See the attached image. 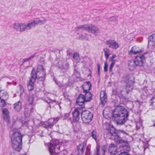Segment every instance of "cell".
Listing matches in <instances>:
<instances>
[{
  "label": "cell",
  "instance_id": "1",
  "mask_svg": "<svg viewBox=\"0 0 155 155\" xmlns=\"http://www.w3.org/2000/svg\"><path fill=\"white\" fill-rule=\"evenodd\" d=\"M128 112L122 106L117 107L112 114L113 120L118 124H122L125 123L128 120Z\"/></svg>",
  "mask_w": 155,
  "mask_h": 155
},
{
  "label": "cell",
  "instance_id": "2",
  "mask_svg": "<svg viewBox=\"0 0 155 155\" xmlns=\"http://www.w3.org/2000/svg\"><path fill=\"white\" fill-rule=\"evenodd\" d=\"M46 21V20H45L36 19L27 23H15L13 25V27L16 31L23 32L34 27L37 25L44 23Z\"/></svg>",
  "mask_w": 155,
  "mask_h": 155
},
{
  "label": "cell",
  "instance_id": "3",
  "mask_svg": "<svg viewBox=\"0 0 155 155\" xmlns=\"http://www.w3.org/2000/svg\"><path fill=\"white\" fill-rule=\"evenodd\" d=\"M12 147L16 151H20L22 149V137L20 133L15 132L11 136Z\"/></svg>",
  "mask_w": 155,
  "mask_h": 155
},
{
  "label": "cell",
  "instance_id": "4",
  "mask_svg": "<svg viewBox=\"0 0 155 155\" xmlns=\"http://www.w3.org/2000/svg\"><path fill=\"white\" fill-rule=\"evenodd\" d=\"M76 29H83L94 34H97L99 31L98 28L94 25H83L77 27Z\"/></svg>",
  "mask_w": 155,
  "mask_h": 155
},
{
  "label": "cell",
  "instance_id": "5",
  "mask_svg": "<svg viewBox=\"0 0 155 155\" xmlns=\"http://www.w3.org/2000/svg\"><path fill=\"white\" fill-rule=\"evenodd\" d=\"M81 118L84 123H88L92 121L93 118V114L89 111H84L82 113Z\"/></svg>",
  "mask_w": 155,
  "mask_h": 155
},
{
  "label": "cell",
  "instance_id": "6",
  "mask_svg": "<svg viewBox=\"0 0 155 155\" xmlns=\"http://www.w3.org/2000/svg\"><path fill=\"white\" fill-rule=\"evenodd\" d=\"M37 78V72L35 69H33L32 70L30 81L28 83V89L29 91H32L34 88V84Z\"/></svg>",
  "mask_w": 155,
  "mask_h": 155
},
{
  "label": "cell",
  "instance_id": "7",
  "mask_svg": "<svg viewBox=\"0 0 155 155\" xmlns=\"http://www.w3.org/2000/svg\"><path fill=\"white\" fill-rule=\"evenodd\" d=\"M46 75L45 69L42 65H39L37 67V78L41 80H43Z\"/></svg>",
  "mask_w": 155,
  "mask_h": 155
},
{
  "label": "cell",
  "instance_id": "8",
  "mask_svg": "<svg viewBox=\"0 0 155 155\" xmlns=\"http://www.w3.org/2000/svg\"><path fill=\"white\" fill-rule=\"evenodd\" d=\"M85 101H85L84 96L82 94H80L77 98L76 103L79 106H82L85 104Z\"/></svg>",
  "mask_w": 155,
  "mask_h": 155
},
{
  "label": "cell",
  "instance_id": "9",
  "mask_svg": "<svg viewBox=\"0 0 155 155\" xmlns=\"http://www.w3.org/2000/svg\"><path fill=\"white\" fill-rule=\"evenodd\" d=\"M2 114L4 120L6 123H9L10 121V114L8 110L6 109H3Z\"/></svg>",
  "mask_w": 155,
  "mask_h": 155
},
{
  "label": "cell",
  "instance_id": "10",
  "mask_svg": "<svg viewBox=\"0 0 155 155\" xmlns=\"http://www.w3.org/2000/svg\"><path fill=\"white\" fill-rule=\"evenodd\" d=\"M103 116L106 119H109L111 117V109L109 107H106L103 111Z\"/></svg>",
  "mask_w": 155,
  "mask_h": 155
},
{
  "label": "cell",
  "instance_id": "11",
  "mask_svg": "<svg viewBox=\"0 0 155 155\" xmlns=\"http://www.w3.org/2000/svg\"><path fill=\"white\" fill-rule=\"evenodd\" d=\"M106 44L112 49H116L119 47L118 44H117L115 41H112V40L107 41L106 42Z\"/></svg>",
  "mask_w": 155,
  "mask_h": 155
},
{
  "label": "cell",
  "instance_id": "12",
  "mask_svg": "<svg viewBox=\"0 0 155 155\" xmlns=\"http://www.w3.org/2000/svg\"><path fill=\"white\" fill-rule=\"evenodd\" d=\"M134 63H135V65L136 66H138V67H141L143 65V59L142 57H140V56H138L136 57L134 60Z\"/></svg>",
  "mask_w": 155,
  "mask_h": 155
},
{
  "label": "cell",
  "instance_id": "13",
  "mask_svg": "<svg viewBox=\"0 0 155 155\" xmlns=\"http://www.w3.org/2000/svg\"><path fill=\"white\" fill-rule=\"evenodd\" d=\"M100 99L101 101V104L103 105H105L107 101V97L105 91H101L100 94Z\"/></svg>",
  "mask_w": 155,
  "mask_h": 155
},
{
  "label": "cell",
  "instance_id": "14",
  "mask_svg": "<svg viewBox=\"0 0 155 155\" xmlns=\"http://www.w3.org/2000/svg\"><path fill=\"white\" fill-rule=\"evenodd\" d=\"M109 151L111 155H116L117 152V148L114 144H111L109 148Z\"/></svg>",
  "mask_w": 155,
  "mask_h": 155
},
{
  "label": "cell",
  "instance_id": "15",
  "mask_svg": "<svg viewBox=\"0 0 155 155\" xmlns=\"http://www.w3.org/2000/svg\"><path fill=\"white\" fill-rule=\"evenodd\" d=\"M0 97H1V100L5 101L8 99L9 97V94L5 90H2L1 92Z\"/></svg>",
  "mask_w": 155,
  "mask_h": 155
},
{
  "label": "cell",
  "instance_id": "16",
  "mask_svg": "<svg viewBox=\"0 0 155 155\" xmlns=\"http://www.w3.org/2000/svg\"><path fill=\"white\" fill-rule=\"evenodd\" d=\"M80 111L78 109H76L73 114V119L75 122H78L79 119Z\"/></svg>",
  "mask_w": 155,
  "mask_h": 155
},
{
  "label": "cell",
  "instance_id": "17",
  "mask_svg": "<svg viewBox=\"0 0 155 155\" xmlns=\"http://www.w3.org/2000/svg\"><path fill=\"white\" fill-rule=\"evenodd\" d=\"M91 87H92V84L90 82H87L84 84L83 89L84 91L88 92L91 89Z\"/></svg>",
  "mask_w": 155,
  "mask_h": 155
},
{
  "label": "cell",
  "instance_id": "18",
  "mask_svg": "<svg viewBox=\"0 0 155 155\" xmlns=\"http://www.w3.org/2000/svg\"><path fill=\"white\" fill-rule=\"evenodd\" d=\"M22 103L20 102H18L14 105V109L17 112H19L22 109Z\"/></svg>",
  "mask_w": 155,
  "mask_h": 155
},
{
  "label": "cell",
  "instance_id": "19",
  "mask_svg": "<svg viewBox=\"0 0 155 155\" xmlns=\"http://www.w3.org/2000/svg\"><path fill=\"white\" fill-rule=\"evenodd\" d=\"M84 98H85V101L86 102H89L92 100V94L91 93L89 92H88L87 93L85 94L84 96Z\"/></svg>",
  "mask_w": 155,
  "mask_h": 155
},
{
  "label": "cell",
  "instance_id": "20",
  "mask_svg": "<svg viewBox=\"0 0 155 155\" xmlns=\"http://www.w3.org/2000/svg\"><path fill=\"white\" fill-rule=\"evenodd\" d=\"M148 41H149V45L155 44V34H152L149 36Z\"/></svg>",
  "mask_w": 155,
  "mask_h": 155
},
{
  "label": "cell",
  "instance_id": "21",
  "mask_svg": "<svg viewBox=\"0 0 155 155\" xmlns=\"http://www.w3.org/2000/svg\"><path fill=\"white\" fill-rule=\"evenodd\" d=\"M132 53H139L140 52H141V49L140 48H138L137 47H133L132 49Z\"/></svg>",
  "mask_w": 155,
  "mask_h": 155
},
{
  "label": "cell",
  "instance_id": "22",
  "mask_svg": "<svg viewBox=\"0 0 155 155\" xmlns=\"http://www.w3.org/2000/svg\"><path fill=\"white\" fill-rule=\"evenodd\" d=\"M73 58L77 62H79L80 60V57L78 53H76L74 54Z\"/></svg>",
  "mask_w": 155,
  "mask_h": 155
},
{
  "label": "cell",
  "instance_id": "23",
  "mask_svg": "<svg viewBox=\"0 0 155 155\" xmlns=\"http://www.w3.org/2000/svg\"><path fill=\"white\" fill-rule=\"evenodd\" d=\"M104 52H105V53L106 56V58H108L109 56L110 55V51L108 49H104Z\"/></svg>",
  "mask_w": 155,
  "mask_h": 155
},
{
  "label": "cell",
  "instance_id": "24",
  "mask_svg": "<svg viewBox=\"0 0 155 155\" xmlns=\"http://www.w3.org/2000/svg\"><path fill=\"white\" fill-rule=\"evenodd\" d=\"M6 105V103L5 101L1 100V107H5Z\"/></svg>",
  "mask_w": 155,
  "mask_h": 155
},
{
  "label": "cell",
  "instance_id": "25",
  "mask_svg": "<svg viewBox=\"0 0 155 155\" xmlns=\"http://www.w3.org/2000/svg\"><path fill=\"white\" fill-rule=\"evenodd\" d=\"M92 137H93L94 138V139H96V133H95V131H94L92 132Z\"/></svg>",
  "mask_w": 155,
  "mask_h": 155
},
{
  "label": "cell",
  "instance_id": "26",
  "mask_svg": "<svg viewBox=\"0 0 155 155\" xmlns=\"http://www.w3.org/2000/svg\"><path fill=\"white\" fill-rule=\"evenodd\" d=\"M107 65L106 63L105 65V67H104V70L105 71H107Z\"/></svg>",
  "mask_w": 155,
  "mask_h": 155
},
{
  "label": "cell",
  "instance_id": "27",
  "mask_svg": "<svg viewBox=\"0 0 155 155\" xmlns=\"http://www.w3.org/2000/svg\"><path fill=\"white\" fill-rule=\"evenodd\" d=\"M119 155H130L129 154H128L126 152H123V153H121V154H120Z\"/></svg>",
  "mask_w": 155,
  "mask_h": 155
},
{
  "label": "cell",
  "instance_id": "28",
  "mask_svg": "<svg viewBox=\"0 0 155 155\" xmlns=\"http://www.w3.org/2000/svg\"><path fill=\"white\" fill-rule=\"evenodd\" d=\"M26 155V154H21V155Z\"/></svg>",
  "mask_w": 155,
  "mask_h": 155
}]
</instances>
